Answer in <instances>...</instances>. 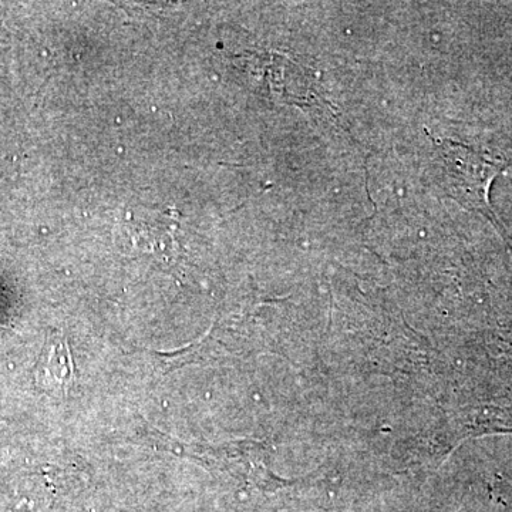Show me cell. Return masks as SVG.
Returning a JSON list of instances; mask_svg holds the SVG:
<instances>
[{
	"mask_svg": "<svg viewBox=\"0 0 512 512\" xmlns=\"http://www.w3.org/2000/svg\"><path fill=\"white\" fill-rule=\"evenodd\" d=\"M447 183L458 201L471 210L481 212L495 220L490 205V190L497 175L504 170L503 165L487 160L476 151L458 143L441 144Z\"/></svg>",
	"mask_w": 512,
	"mask_h": 512,
	"instance_id": "6da1fadb",
	"label": "cell"
}]
</instances>
